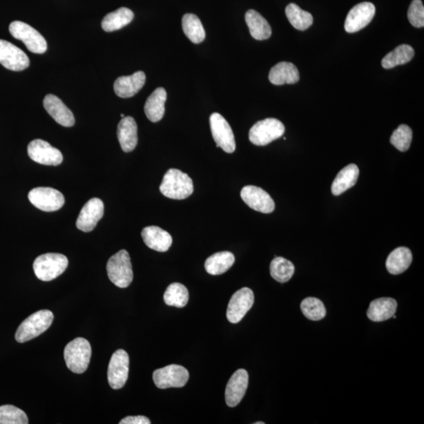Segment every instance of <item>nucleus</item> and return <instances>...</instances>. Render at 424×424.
<instances>
[{"label": "nucleus", "mask_w": 424, "mask_h": 424, "mask_svg": "<svg viewBox=\"0 0 424 424\" xmlns=\"http://www.w3.org/2000/svg\"><path fill=\"white\" fill-rule=\"evenodd\" d=\"M160 191L170 199L184 200L193 193V182L187 174L171 168L164 175Z\"/></svg>", "instance_id": "1"}, {"label": "nucleus", "mask_w": 424, "mask_h": 424, "mask_svg": "<svg viewBox=\"0 0 424 424\" xmlns=\"http://www.w3.org/2000/svg\"><path fill=\"white\" fill-rule=\"evenodd\" d=\"M53 320L54 314L48 309L32 314L20 325L15 334V340L23 343L38 337L50 327Z\"/></svg>", "instance_id": "2"}, {"label": "nucleus", "mask_w": 424, "mask_h": 424, "mask_svg": "<svg viewBox=\"0 0 424 424\" xmlns=\"http://www.w3.org/2000/svg\"><path fill=\"white\" fill-rule=\"evenodd\" d=\"M106 270L108 278L118 288H128L133 282V265L129 253L126 250H120L108 260Z\"/></svg>", "instance_id": "3"}, {"label": "nucleus", "mask_w": 424, "mask_h": 424, "mask_svg": "<svg viewBox=\"0 0 424 424\" xmlns=\"http://www.w3.org/2000/svg\"><path fill=\"white\" fill-rule=\"evenodd\" d=\"M91 346L84 338H77L66 345L64 357L68 369L74 374L87 371L91 358Z\"/></svg>", "instance_id": "4"}, {"label": "nucleus", "mask_w": 424, "mask_h": 424, "mask_svg": "<svg viewBox=\"0 0 424 424\" xmlns=\"http://www.w3.org/2000/svg\"><path fill=\"white\" fill-rule=\"evenodd\" d=\"M67 257L59 253L39 256L33 263L34 273L43 282H50L64 273L68 267Z\"/></svg>", "instance_id": "5"}, {"label": "nucleus", "mask_w": 424, "mask_h": 424, "mask_svg": "<svg viewBox=\"0 0 424 424\" xmlns=\"http://www.w3.org/2000/svg\"><path fill=\"white\" fill-rule=\"evenodd\" d=\"M285 131V126L280 120L267 118L257 122L250 129L249 140L256 146H267L283 136Z\"/></svg>", "instance_id": "6"}, {"label": "nucleus", "mask_w": 424, "mask_h": 424, "mask_svg": "<svg viewBox=\"0 0 424 424\" xmlns=\"http://www.w3.org/2000/svg\"><path fill=\"white\" fill-rule=\"evenodd\" d=\"M9 31L17 39L25 44L28 50L34 54H44L48 50L45 38L35 28L20 21L11 23Z\"/></svg>", "instance_id": "7"}, {"label": "nucleus", "mask_w": 424, "mask_h": 424, "mask_svg": "<svg viewBox=\"0 0 424 424\" xmlns=\"http://www.w3.org/2000/svg\"><path fill=\"white\" fill-rule=\"evenodd\" d=\"M190 378L188 370L179 365H171L155 370L153 379L160 389L184 387Z\"/></svg>", "instance_id": "8"}, {"label": "nucleus", "mask_w": 424, "mask_h": 424, "mask_svg": "<svg viewBox=\"0 0 424 424\" xmlns=\"http://www.w3.org/2000/svg\"><path fill=\"white\" fill-rule=\"evenodd\" d=\"M210 126L216 147L222 148L227 153H233L236 150V142L227 120L221 114L215 113L210 117Z\"/></svg>", "instance_id": "9"}, {"label": "nucleus", "mask_w": 424, "mask_h": 424, "mask_svg": "<svg viewBox=\"0 0 424 424\" xmlns=\"http://www.w3.org/2000/svg\"><path fill=\"white\" fill-rule=\"evenodd\" d=\"M28 200L36 208L44 211H55L65 204L63 194L55 189L38 187L28 193Z\"/></svg>", "instance_id": "10"}, {"label": "nucleus", "mask_w": 424, "mask_h": 424, "mask_svg": "<svg viewBox=\"0 0 424 424\" xmlns=\"http://www.w3.org/2000/svg\"><path fill=\"white\" fill-rule=\"evenodd\" d=\"M129 364L128 354L124 349H118L112 355L108 368V381L113 389L124 387L128 379Z\"/></svg>", "instance_id": "11"}, {"label": "nucleus", "mask_w": 424, "mask_h": 424, "mask_svg": "<svg viewBox=\"0 0 424 424\" xmlns=\"http://www.w3.org/2000/svg\"><path fill=\"white\" fill-rule=\"evenodd\" d=\"M253 291L243 288L235 292L229 302L227 317L229 322L237 324L242 320L254 305Z\"/></svg>", "instance_id": "12"}, {"label": "nucleus", "mask_w": 424, "mask_h": 424, "mask_svg": "<svg viewBox=\"0 0 424 424\" xmlns=\"http://www.w3.org/2000/svg\"><path fill=\"white\" fill-rule=\"evenodd\" d=\"M0 64L11 71L25 70L30 64V59L15 45L0 39Z\"/></svg>", "instance_id": "13"}, {"label": "nucleus", "mask_w": 424, "mask_h": 424, "mask_svg": "<svg viewBox=\"0 0 424 424\" xmlns=\"http://www.w3.org/2000/svg\"><path fill=\"white\" fill-rule=\"evenodd\" d=\"M28 156L40 164L58 166L63 162V156L58 148L41 139L32 141L28 146Z\"/></svg>", "instance_id": "14"}, {"label": "nucleus", "mask_w": 424, "mask_h": 424, "mask_svg": "<svg viewBox=\"0 0 424 424\" xmlns=\"http://www.w3.org/2000/svg\"><path fill=\"white\" fill-rule=\"evenodd\" d=\"M376 14V8L369 2L360 3L354 7L347 15L345 21V30L354 33L369 24Z\"/></svg>", "instance_id": "15"}, {"label": "nucleus", "mask_w": 424, "mask_h": 424, "mask_svg": "<svg viewBox=\"0 0 424 424\" xmlns=\"http://www.w3.org/2000/svg\"><path fill=\"white\" fill-rule=\"evenodd\" d=\"M240 197L249 208L262 213H271L275 209L272 197L260 187L246 186L240 192Z\"/></svg>", "instance_id": "16"}, {"label": "nucleus", "mask_w": 424, "mask_h": 424, "mask_svg": "<svg viewBox=\"0 0 424 424\" xmlns=\"http://www.w3.org/2000/svg\"><path fill=\"white\" fill-rule=\"evenodd\" d=\"M104 204L99 198H93L86 203L78 216L77 227L83 232L94 230L104 215Z\"/></svg>", "instance_id": "17"}, {"label": "nucleus", "mask_w": 424, "mask_h": 424, "mask_svg": "<svg viewBox=\"0 0 424 424\" xmlns=\"http://www.w3.org/2000/svg\"><path fill=\"white\" fill-rule=\"evenodd\" d=\"M249 387V374L244 369L234 372L229 380L225 392L226 403L229 407H236L243 399Z\"/></svg>", "instance_id": "18"}, {"label": "nucleus", "mask_w": 424, "mask_h": 424, "mask_svg": "<svg viewBox=\"0 0 424 424\" xmlns=\"http://www.w3.org/2000/svg\"><path fill=\"white\" fill-rule=\"evenodd\" d=\"M44 106L49 115L63 127L70 128L75 124V118L73 113L59 97L54 95H48L44 97Z\"/></svg>", "instance_id": "19"}, {"label": "nucleus", "mask_w": 424, "mask_h": 424, "mask_svg": "<svg viewBox=\"0 0 424 424\" xmlns=\"http://www.w3.org/2000/svg\"><path fill=\"white\" fill-rule=\"evenodd\" d=\"M146 79V74L142 71L136 72L131 76L120 77L114 83V91L123 99L133 97L145 85Z\"/></svg>", "instance_id": "20"}, {"label": "nucleus", "mask_w": 424, "mask_h": 424, "mask_svg": "<svg viewBox=\"0 0 424 424\" xmlns=\"http://www.w3.org/2000/svg\"><path fill=\"white\" fill-rule=\"evenodd\" d=\"M142 237L148 248L160 252L168 251L173 244L171 234L158 227L151 226L143 229Z\"/></svg>", "instance_id": "21"}, {"label": "nucleus", "mask_w": 424, "mask_h": 424, "mask_svg": "<svg viewBox=\"0 0 424 424\" xmlns=\"http://www.w3.org/2000/svg\"><path fill=\"white\" fill-rule=\"evenodd\" d=\"M117 137L123 151H133L137 144V126L131 117H125L120 120L117 127Z\"/></svg>", "instance_id": "22"}, {"label": "nucleus", "mask_w": 424, "mask_h": 424, "mask_svg": "<svg viewBox=\"0 0 424 424\" xmlns=\"http://www.w3.org/2000/svg\"><path fill=\"white\" fill-rule=\"evenodd\" d=\"M397 301L392 298H380L371 302L367 316L374 322H385L397 311Z\"/></svg>", "instance_id": "23"}, {"label": "nucleus", "mask_w": 424, "mask_h": 424, "mask_svg": "<svg viewBox=\"0 0 424 424\" xmlns=\"http://www.w3.org/2000/svg\"><path fill=\"white\" fill-rule=\"evenodd\" d=\"M269 79L274 85L294 84L300 80V73L292 63L282 61L271 68Z\"/></svg>", "instance_id": "24"}, {"label": "nucleus", "mask_w": 424, "mask_h": 424, "mask_svg": "<svg viewBox=\"0 0 424 424\" xmlns=\"http://www.w3.org/2000/svg\"><path fill=\"white\" fill-rule=\"evenodd\" d=\"M167 100V93L163 88H158L148 97L144 110L146 115L151 122L157 123L162 119L165 113V102Z\"/></svg>", "instance_id": "25"}, {"label": "nucleus", "mask_w": 424, "mask_h": 424, "mask_svg": "<svg viewBox=\"0 0 424 424\" xmlns=\"http://www.w3.org/2000/svg\"><path fill=\"white\" fill-rule=\"evenodd\" d=\"M359 176V169L356 164H349L343 168L336 177L331 185V193L335 196L345 193L351 189L358 182Z\"/></svg>", "instance_id": "26"}, {"label": "nucleus", "mask_w": 424, "mask_h": 424, "mask_svg": "<svg viewBox=\"0 0 424 424\" xmlns=\"http://www.w3.org/2000/svg\"><path fill=\"white\" fill-rule=\"evenodd\" d=\"M245 21L252 37L257 40H265L271 37L270 24L263 17L254 10H249L245 15Z\"/></svg>", "instance_id": "27"}, {"label": "nucleus", "mask_w": 424, "mask_h": 424, "mask_svg": "<svg viewBox=\"0 0 424 424\" xmlns=\"http://www.w3.org/2000/svg\"><path fill=\"white\" fill-rule=\"evenodd\" d=\"M412 262L411 251L408 248L399 247L394 249L387 257V270L393 275L403 273L409 269Z\"/></svg>", "instance_id": "28"}, {"label": "nucleus", "mask_w": 424, "mask_h": 424, "mask_svg": "<svg viewBox=\"0 0 424 424\" xmlns=\"http://www.w3.org/2000/svg\"><path fill=\"white\" fill-rule=\"evenodd\" d=\"M134 17L133 10L126 8H119L103 19L102 27L103 30L108 32L117 31L130 24Z\"/></svg>", "instance_id": "29"}, {"label": "nucleus", "mask_w": 424, "mask_h": 424, "mask_svg": "<svg viewBox=\"0 0 424 424\" xmlns=\"http://www.w3.org/2000/svg\"><path fill=\"white\" fill-rule=\"evenodd\" d=\"M235 257L230 251L218 252L205 261V270L211 275H221L226 273L233 265Z\"/></svg>", "instance_id": "30"}, {"label": "nucleus", "mask_w": 424, "mask_h": 424, "mask_svg": "<svg viewBox=\"0 0 424 424\" xmlns=\"http://www.w3.org/2000/svg\"><path fill=\"white\" fill-rule=\"evenodd\" d=\"M415 51L409 45L398 46L392 52L388 53L382 60V66L385 68H393L405 65L414 59Z\"/></svg>", "instance_id": "31"}, {"label": "nucleus", "mask_w": 424, "mask_h": 424, "mask_svg": "<svg viewBox=\"0 0 424 424\" xmlns=\"http://www.w3.org/2000/svg\"><path fill=\"white\" fill-rule=\"evenodd\" d=\"M182 25L183 32L191 42L198 44L204 41L206 37L204 28L197 15H185L183 16Z\"/></svg>", "instance_id": "32"}, {"label": "nucleus", "mask_w": 424, "mask_h": 424, "mask_svg": "<svg viewBox=\"0 0 424 424\" xmlns=\"http://www.w3.org/2000/svg\"><path fill=\"white\" fill-rule=\"evenodd\" d=\"M285 14L291 26L298 30H307L313 25L312 15L302 10L299 6L295 3H290L287 6L285 9Z\"/></svg>", "instance_id": "33"}, {"label": "nucleus", "mask_w": 424, "mask_h": 424, "mask_svg": "<svg viewBox=\"0 0 424 424\" xmlns=\"http://www.w3.org/2000/svg\"><path fill=\"white\" fill-rule=\"evenodd\" d=\"M164 300L168 306L185 307L189 301V291L185 285L173 283L166 289Z\"/></svg>", "instance_id": "34"}, {"label": "nucleus", "mask_w": 424, "mask_h": 424, "mask_svg": "<svg viewBox=\"0 0 424 424\" xmlns=\"http://www.w3.org/2000/svg\"><path fill=\"white\" fill-rule=\"evenodd\" d=\"M271 277L280 283H286L293 276L295 267L293 263L283 257H276L272 260L270 267Z\"/></svg>", "instance_id": "35"}, {"label": "nucleus", "mask_w": 424, "mask_h": 424, "mask_svg": "<svg viewBox=\"0 0 424 424\" xmlns=\"http://www.w3.org/2000/svg\"><path fill=\"white\" fill-rule=\"evenodd\" d=\"M300 309L305 316L309 320H322L326 316V309L324 303L317 298L308 297L301 302Z\"/></svg>", "instance_id": "36"}, {"label": "nucleus", "mask_w": 424, "mask_h": 424, "mask_svg": "<svg viewBox=\"0 0 424 424\" xmlns=\"http://www.w3.org/2000/svg\"><path fill=\"white\" fill-rule=\"evenodd\" d=\"M28 416L24 411L11 405L0 406V424H27Z\"/></svg>", "instance_id": "37"}, {"label": "nucleus", "mask_w": 424, "mask_h": 424, "mask_svg": "<svg viewBox=\"0 0 424 424\" xmlns=\"http://www.w3.org/2000/svg\"><path fill=\"white\" fill-rule=\"evenodd\" d=\"M412 139V129L409 126L402 124L394 131L391 137V143L399 151L405 152L409 150Z\"/></svg>", "instance_id": "38"}, {"label": "nucleus", "mask_w": 424, "mask_h": 424, "mask_svg": "<svg viewBox=\"0 0 424 424\" xmlns=\"http://www.w3.org/2000/svg\"><path fill=\"white\" fill-rule=\"evenodd\" d=\"M408 19L416 28L424 26V8L421 0H414L408 10Z\"/></svg>", "instance_id": "39"}, {"label": "nucleus", "mask_w": 424, "mask_h": 424, "mask_svg": "<svg viewBox=\"0 0 424 424\" xmlns=\"http://www.w3.org/2000/svg\"><path fill=\"white\" fill-rule=\"evenodd\" d=\"M151 421L144 416H127L125 417L119 424H151Z\"/></svg>", "instance_id": "40"}, {"label": "nucleus", "mask_w": 424, "mask_h": 424, "mask_svg": "<svg viewBox=\"0 0 424 424\" xmlns=\"http://www.w3.org/2000/svg\"><path fill=\"white\" fill-rule=\"evenodd\" d=\"M264 422H256L255 424H264Z\"/></svg>", "instance_id": "41"}, {"label": "nucleus", "mask_w": 424, "mask_h": 424, "mask_svg": "<svg viewBox=\"0 0 424 424\" xmlns=\"http://www.w3.org/2000/svg\"><path fill=\"white\" fill-rule=\"evenodd\" d=\"M120 117H122V118L125 117L124 114H122V115H120Z\"/></svg>", "instance_id": "42"}]
</instances>
